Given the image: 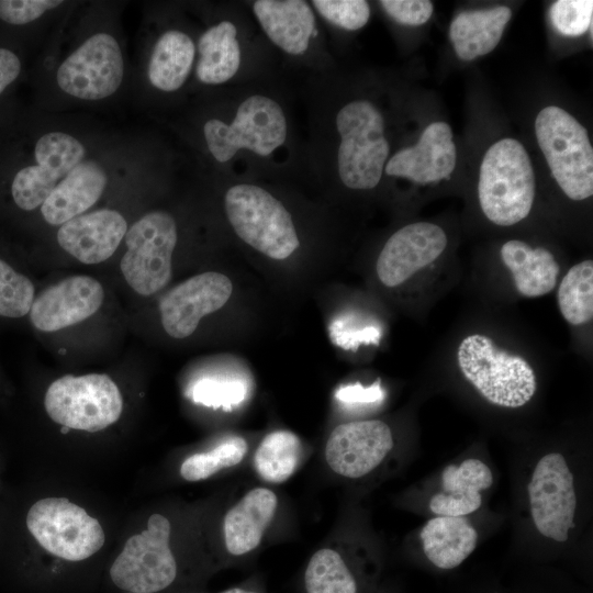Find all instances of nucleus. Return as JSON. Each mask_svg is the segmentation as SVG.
Returning a JSON list of instances; mask_svg holds the SVG:
<instances>
[{
    "label": "nucleus",
    "instance_id": "1",
    "mask_svg": "<svg viewBox=\"0 0 593 593\" xmlns=\"http://www.w3.org/2000/svg\"><path fill=\"white\" fill-rule=\"evenodd\" d=\"M535 192L534 168L522 143L502 138L491 145L482 159L478 183L483 214L496 225H514L529 214Z\"/></svg>",
    "mask_w": 593,
    "mask_h": 593
},
{
    "label": "nucleus",
    "instance_id": "2",
    "mask_svg": "<svg viewBox=\"0 0 593 593\" xmlns=\"http://www.w3.org/2000/svg\"><path fill=\"white\" fill-rule=\"evenodd\" d=\"M457 361L465 379L494 405L521 407L536 392V374L529 362L497 347L485 335L465 337L457 349Z\"/></svg>",
    "mask_w": 593,
    "mask_h": 593
},
{
    "label": "nucleus",
    "instance_id": "3",
    "mask_svg": "<svg viewBox=\"0 0 593 593\" xmlns=\"http://www.w3.org/2000/svg\"><path fill=\"white\" fill-rule=\"evenodd\" d=\"M336 128L340 137L337 165L342 182L355 190L374 188L390 153L381 112L368 100H354L338 111Z\"/></svg>",
    "mask_w": 593,
    "mask_h": 593
},
{
    "label": "nucleus",
    "instance_id": "4",
    "mask_svg": "<svg viewBox=\"0 0 593 593\" xmlns=\"http://www.w3.org/2000/svg\"><path fill=\"white\" fill-rule=\"evenodd\" d=\"M535 134L551 175L574 201L593 194V148L586 128L558 107H546L536 116Z\"/></svg>",
    "mask_w": 593,
    "mask_h": 593
},
{
    "label": "nucleus",
    "instance_id": "5",
    "mask_svg": "<svg viewBox=\"0 0 593 593\" xmlns=\"http://www.w3.org/2000/svg\"><path fill=\"white\" fill-rule=\"evenodd\" d=\"M224 204L237 236L267 257L282 260L300 246L291 214L264 188L235 184L226 191Z\"/></svg>",
    "mask_w": 593,
    "mask_h": 593
},
{
    "label": "nucleus",
    "instance_id": "6",
    "mask_svg": "<svg viewBox=\"0 0 593 593\" xmlns=\"http://www.w3.org/2000/svg\"><path fill=\"white\" fill-rule=\"evenodd\" d=\"M287 132L282 108L262 94L246 98L230 124L211 119L203 126L206 146L219 163L231 160L240 149L268 156L286 142Z\"/></svg>",
    "mask_w": 593,
    "mask_h": 593
},
{
    "label": "nucleus",
    "instance_id": "7",
    "mask_svg": "<svg viewBox=\"0 0 593 593\" xmlns=\"http://www.w3.org/2000/svg\"><path fill=\"white\" fill-rule=\"evenodd\" d=\"M44 405L55 423L93 433L119 419L123 400L110 377L90 373L55 380L46 391Z\"/></svg>",
    "mask_w": 593,
    "mask_h": 593
},
{
    "label": "nucleus",
    "instance_id": "8",
    "mask_svg": "<svg viewBox=\"0 0 593 593\" xmlns=\"http://www.w3.org/2000/svg\"><path fill=\"white\" fill-rule=\"evenodd\" d=\"M177 238L175 219L165 211L149 212L127 228L120 267L138 294L152 295L170 281Z\"/></svg>",
    "mask_w": 593,
    "mask_h": 593
},
{
    "label": "nucleus",
    "instance_id": "9",
    "mask_svg": "<svg viewBox=\"0 0 593 593\" xmlns=\"http://www.w3.org/2000/svg\"><path fill=\"white\" fill-rule=\"evenodd\" d=\"M87 150L72 134L51 131L33 148L32 164L12 169L8 191L15 208L31 212L42 206L55 187L82 160Z\"/></svg>",
    "mask_w": 593,
    "mask_h": 593
},
{
    "label": "nucleus",
    "instance_id": "10",
    "mask_svg": "<svg viewBox=\"0 0 593 593\" xmlns=\"http://www.w3.org/2000/svg\"><path fill=\"white\" fill-rule=\"evenodd\" d=\"M26 525L48 552L69 561L96 553L104 544L100 523L67 499L47 497L29 510Z\"/></svg>",
    "mask_w": 593,
    "mask_h": 593
},
{
    "label": "nucleus",
    "instance_id": "11",
    "mask_svg": "<svg viewBox=\"0 0 593 593\" xmlns=\"http://www.w3.org/2000/svg\"><path fill=\"white\" fill-rule=\"evenodd\" d=\"M170 529L165 516L153 514L147 528L128 538L110 569L116 586L132 593H154L172 583L177 564L169 547Z\"/></svg>",
    "mask_w": 593,
    "mask_h": 593
},
{
    "label": "nucleus",
    "instance_id": "12",
    "mask_svg": "<svg viewBox=\"0 0 593 593\" xmlns=\"http://www.w3.org/2000/svg\"><path fill=\"white\" fill-rule=\"evenodd\" d=\"M124 71V57L118 40L108 32H97L59 64L56 82L72 98L98 101L119 90Z\"/></svg>",
    "mask_w": 593,
    "mask_h": 593
},
{
    "label": "nucleus",
    "instance_id": "13",
    "mask_svg": "<svg viewBox=\"0 0 593 593\" xmlns=\"http://www.w3.org/2000/svg\"><path fill=\"white\" fill-rule=\"evenodd\" d=\"M536 529L545 537L564 542L574 527L577 496L573 475L564 457L547 454L537 462L527 485Z\"/></svg>",
    "mask_w": 593,
    "mask_h": 593
},
{
    "label": "nucleus",
    "instance_id": "14",
    "mask_svg": "<svg viewBox=\"0 0 593 593\" xmlns=\"http://www.w3.org/2000/svg\"><path fill=\"white\" fill-rule=\"evenodd\" d=\"M447 235L437 224L416 222L393 233L382 247L376 264L381 283L399 287L430 266L447 247Z\"/></svg>",
    "mask_w": 593,
    "mask_h": 593
},
{
    "label": "nucleus",
    "instance_id": "15",
    "mask_svg": "<svg viewBox=\"0 0 593 593\" xmlns=\"http://www.w3.org/2000/svg\"><path fill=\"white\" fill-rule=\"evenodd\" d=\"M232 291V281L220 272L208 271L187 279L160 300L164 329L177 339L190 336L203 316L226 304Z\"/></svg>",
    "mask_w": 593,
    "mask_h": 593
},
{
    "label": "nucleus",
    "instance_id": "16",
    "mask_svg": "<svg viewBox=\"0 0 593 593\" xmlns=\"http://www.w3.org/2000/svg\"><path fill=\"white\" fill-rule=\"evenodd\" d=\"M393 435L382 421H354L338 425L325 446V459L337 474L357 479L374 470L393 448Z\"/></svg>",
    "mask_w": 593,
    "mask_h": 593
},
{
    "label": "nucleus",
    "instance_id": "17",
    "mask_svg": "<svg viewBox=\"0 0 593 593\" xmlns=\"http://www.w3.org/2000/svg\"><path fill=\"white\" fill-rule=\"evenodd\" d=\"M104 292L92 277L74 276L43 290L32 303L30 321L42 332H56L93 315Z\"/></svg>",
    "mask_w": 593,
    "mask_h": 593
},
{
    "label": "nucleus",
    "instance_id": "18",
    "mask_svg": "<svg viewBox=\"0 0 593 593\" xmlns=\"http://www.w3.org/2000/svg\"><path fill=\"white\" fill-rule=\"evenodd\" d=\"M457 161L451 127L445 122L429 124L414 146L395 153L384 166L388 176L427 184L448 179Z\"/></svg>",
    "mask_w": 593,
    "mask_h": 593
},
{
    "label": "nucleus",
    "instance_id": "19",
    "mask_svg": "<svg viewBox=\"0 0 593 593\" xmlns=\"http://www.w3.org/2000/svg\"><path fill=\"white\" fill-rule=\"evenodd\" d=\"M127 232L124 216L100 209L71 219L59 226V246L80 262L91 265L109 259Z\"/></svg>",
    "mask_w": 593,
    "mask_h": 593
},
{
    "label": "nucleus",
    "instance_id": "20",
    "mask_svg": "<svg viewBox=\"0 0 593 593\" xmlns=\"http://www.w3.org/2000/svg\"><path fill=\"white\" fill-rule=\"evenodd\" d=\"M107 184L104 167L94 159H85L55 187L40 208L41 214L46 223L60 226L94 205Z\"/></svg>",
    "mask_w": 593,
    "mask_h": 593
},
{
    "label": "nucleus",
    "instance_id": "21",
    "mask_svg": "<svg viewBox=\"0 0 593 593\" xmlns=\"http://www.w3.org/2000/svg\"><path fill=\"white\" fill-rule=\"evenodd\" d=\"M254 13L266 35L291 55L303 54L315 31V16L303 0H257Z\"/></svg>",
    "mask_w": 593,
    "mask_h": 593
},
{
    "label": "nucleus",
    "instance_id": "22",
    "mask_svg": "<svg viewBox=\"0 0 593 593\" xmlns=\"http://www.w3.org/2000/svg\"><path fill=\"white\" fill-rule=\"evenodd\" d=\"M493 483L490 468L479 459L469 458L459 466L449 465L441 472V492L434 494L429 510L438 516H466L482 503L481 491Z\"/></svg>",
    "mask_w": 593,
    "mask_h": 593
},
{
    "label": "nucleus",
    "instance_id": "23",
    "mask_svg": "<svg viewBox=\"0 0 593 593\" xmlns=\"http://www.w3.org/2000/svg\"><path fill=\"white\" fill-rule=\"evenodd\" d=\"M277 495L269 489L256 488L233 506L223 523L226 549L234 556L254 550L273 518Z\"/></svg>",
    "mask_w": 593,
    "mask_h": 593
},
{
    "label": "nucleus",
    "instance_id": "24",
    "mask_svg": "<svg viewBox=\"0 0 593 593\" xmlns=\"http://www.w3.org/2000/svg\"><path fill=\"white\" fill-rule=\"evenodd\" d=\"M500 255L521 295L539 298L556 287L560 266L547 248H533L523 240L512 239L502 245Z\"/></svg>",
    "mask_w": 593,
    "mask_h": 593
},
{
    "label": "nucleus",
    "instance_id": "25",
    "mask_svg": "<svg viewBox=\"0 0 593 593\" xmlns=\"http://www.w3.org/2000/svg\"><path fill=\"white\" fill-rule=\"evenodd\" d=\"M511 16L512 11L505 5L457 14L449 26L457 56L468 61L492 52Z\"/></svg>",
    "mask_w": 593,
    "mask_h": 593
},
{
    "label": "nucleus",
    "instance_id": "26",
    "mask_svg": "<svg viewBox=\"0 0 593 593\" xmlns=\"http://www.w3.org/2000/svg\"><path fill=\"white\" fill-rule=\"evenodd\" d=\"M419 537L427 559L437 568L449 570L475 549L478 533L462 516H437L424 525Z\"/></svg>",
    "mask_w": 593,
    "mask_h": 593
},
{
    "label": "nucleus",
    "instance_id": "27",
    "mask_svg": "<svg viewBox=\"0 0 593 593\" xmlns=\"http://www.w3.org/2000/svg\"><path fill=\"white\" fill-rule=\"evenodd\" d=\"M195 44L179 30L164 32L155 42L147 66L150 85L159 91L174 92L187 81L195 58Z\"/></svg>",
    "mask_w": 593,
    "mask_h": 593
},
{
    "label": "nucleus",
    "instance_id": "28",
    "mask_svg": "<svg viewBox=\"0 0 593 593\" xmlns=\"http://www.w3.org/2000/svg\"><path fill=\"white\" fill-rule=\"evenodd\" d=\"M237 29L231 21L205 30L198 41L195 76L204 85H221L233 78L240 66Z\"/></svg>",
    "mask_w": 593,
    "mask_h": 593
},
{
    "label": "nucleus",
    "instance_id": "29",
    "mask_svg": "<svg viewBox=\"0 0 593 593\" xmlns=\"http://www.w3.org/2000/svg\"><path fill=\"white\" fill-rule=\"evenodd\" d=\"M301 457V441L289 430L268 434L259 444L254 465L261 479L271 483L288 480L295 471Z\"/></svg>",
    "mask_w": 593,
    "mask_h": 593
},
{
    "label": "nucleus",
    "instance_id": "30",
    "mask_svg": "<svg viewBox=\"0 0 593 593\" xmlns=\"http://www.w3.org/2000/svg\"><path fill=\"white\" fill-rule=\"evenodd\" d=\"M562 317L572 326L588 324L593 318V261L583 260L563 276L557 292Z\"/></svg>",
    "mask_w": 593,
    "mask_h": 593
},
{
    "label": "nucleus",
    "instance_id": "31",
    "mask_svg": "<svg viewBox=\"0 0 593 593\" xmlns=\"http://www.w3.org/2000/svg\"><path fill=\"white\" fill-rule=\"evenodd\" d=\"M307 593H357L354 575L340 555L328 548L317 550L304 574Z\"/></svg>",
    "mask_w": 593,
    "mask_h": 593
},
{
    "label": "nucleus",
    "instance_id": "32",
    "mask_svg": "<svg viewBox=\"0 0 593 593\" xmlns=\"http://www.w3.org/2000/svg\"><path fill=\"white\" fill-rule=\"evenodd\" d=\"M247 448L244 438L228 437L210 451L188 457L180 467V474L184 480L191 482L208 479L222 469L239 463L244 459Z\"/></svg>",
    "mask_w": 593,
    "mask_h": 593
},
{
    "label": "nucleus",
    "instance_id": "33",
    "mask_svg": "<svg viewBox=\"0 0 593 593\" xmlns=\"http://www.w3.org/2000/svg\"><path fill=\"white\" fill-rule=\"evenodd\" d=\"M553 27L564 36H580L590 29L593 18L592 0L555 1L549 11Z\"/></svg>",
    "mask_w": 593,
    "mask_h": 593
},
{
    "label": "nucleus",
    "instance_id": "34",
    "mask_svg": "<svg viewBox=\"0 0 593 593\" xmlns=\"http://www.w3.org/2000/svg\"><path fill=\"white\" fill-rule=\"evenodd\" d=\"M314 8L328 22L356 31L367 24L370 7L365 0H314Z\"/></svg>",
    "mask_w": 593,
    "mask_h": 593
},
{
    "label": "nucleus",
    "instance_id": "35",
    "mask_svg": "<svg viewBox=\"0 0 593 593\" xmlns=\"http://www.w3.org/2000/svg\"><path fill=\"white\" fill-rule=\"evenodd\" d=\"M63 3L59 0H0V21L10 26L27 25Z\"/></svg>",
    "mask_w": 593,
    "mask_h": 593
},
{
    "label": "nucleus",
    "instance_id": "36",
    "mask_svg": "<svg viewBox=\"0 0 593 593\" xmlns=\"http://www.w3.org/2000/svg\"><path fill=\"white\" fill-rule=\"evenodd\" d=\"M245 396L242 383L203 379L192 389V399L208 406H228L240 402Z\"/></svg>",
    "mask_w": 593,
    "mask_h": 593
},
{
    "label": "nucleus",
    "instance_id": "37",
    "mask_svg": "<svg viewBox=\"0 0 593 593\" xmlns=\"http://www.w3.org/2000/svg\"><path fill=\"white\" fill-rule=\"evenodd\" d=\"M379 3L394 21L404 25H422L433 13V3L427 0H382Z\"/></svg>",
    "mask_w": 593,
    "mask_h": 593
},
{
    "label": "nucleus",
    "instance_id": "38",
    "mask_svg": "<svg viewBox=\"0 0 593 593\" xmlns=\"http://www.w3.org/2000/svg\"><path fill=\"white\" fill-rule=\"evenodd\" d=\"M22 72L20 56L12 49L0 46V100L18 81Z\"/></svg>",
    "mask_w": 593,
    "mask_h": 593
},
{
    "label": "nucleus",
    "instance_id": "39",
    "mask_svg": "<svg viewBox=\"0 0 593 593\" xmlns=\"http://www.w3.org/2000/svg\"><path fill=\"white\" fill-rule=\"evenodd\" d=\"M336 398L344 403H374L382 400L383 392L379 383H374L369 388L355 384L339 389Z\"/></svg>",
    "mask_w": 593,
    "mask_h": 593
},
{
    "label": "nucleus",
    "instance_id": "40",
    "mask_svg": "<svg viewBox=\"0 0 593 593\" xmlns=\"http://www.w3.org/2000/svg\"><path fill=\"white\" fill-rule=\"evenodd\" d=\"M223 593H256V592L246 591V590H243V589L235 588V589L227 590V591H225Z\"/></svg>",
    "mask_w": 593,
    "mask_h": 593
}]
</instances>
